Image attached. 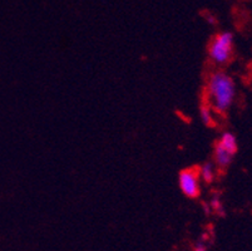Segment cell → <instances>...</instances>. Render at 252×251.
I'll return each mask as SVG.
<instances>
[{
  "label": "cell",
  "instance_id": "1",
  "mask_svg": "<svg viewBox=\"0 0 252 251\" xmlns=\"http://www.w3.org/2000/svg\"><path fill=\"white\" fill-rule=\"evenodd\" d=\"M208 93L219 112H224L232 105L235 98L236 87L233 79L223 72L212 74L208 82Z\"/></svg>",
  "mask_w": 252,
  "mask_h": 251
},
{
  "label": "cell",
  "instance_id": "2",
  "mask_svg": "<svg viewBox=\"0 0 252 251\" xmlns=\"http://www.w3.org/2000/svg\"><path fill=\"white\" fill-rule=\"evenodd\" d=\"M233 36L228 32L219 34L210 47V57L215 63L223 64L228 62L232 54Z\"/></svg>",
  "mask_w": 252,
  "mask_h": 251
},
{
  "label": "cell",
  "instance_id": "3",
  "mask_svg": "<svg viewBox=\"0 0 252 251\" xmlns=\"http://www.w3.org/2000/svg\"><path fill=\"white\" fill-rule=\"evenodd\" d=\"M180 188L185 196L189 199H194L200 193V181H198V174L193 170H185L180 174L178 179Z\"/></svg>",
  "mask_w": 252,
  "mask_h": 251
},
{
  "label": "cell",
  "instance_id": "4",
  "mask_svg": "<svg viewBox=\"0 0 252 251\" xmlns=\"http://www.w3.org/2000/svg\"><path fill=\"white\" fill-rule=\"evenodd\" d=\"M232 153L228 152L227 149H224L221 144H217L216 149H215V160H216V163L220 167L226 169L232 161Z\"/></svg>",
  "mask_w": 252,
  "mask_h": 251
},
{
  "label": "cell",
  "instance_id": "5",
  "mask_svg": "<svg viewBox=\"0 0 252 251\" xmlns=\"http://www.w3.org/2000/svg\"><path fill=\"white\" fill-rule=\"evenodd\" d=\"M219 144H221L224 149H227L232 155L237 151V140H236V137L232 133H223Z\"/></svg>",
  "mask_w": 252,
  "mask_h": 251
},
{
  "label": "cell",
  "instance_id": "6",
  "mask_svg": "<svg viewBox=\"0 0 252 251\" xmlns=\"http://www.w3.org/2000/svg\"><path fill=\"white\" fill-rule=\"evenodd\" d=\"M198 176L202 177V179L205 182H211V181L215 179L214 166L211 165V163H205V165L201 167L200 175H198Z\"/></svg>",
  "mask_w": 252,
  "mask_h": 251
},
{
  "label": "cell",
  "instance_id": "7",
  "mask_svg": "<svg viewBox=\"0 0 252 251\" xmlns=\"http://www.w3.org/2000/svg\"><path fill=\"white\" fill-rule=\"evenodd\" d=\"M200 116H201V119H202V122L205 123V126H211L212 124V114H211V110L208 109V107H206V106H202L201 107V110H200Z\"/></svg>",
  "mask_w": 252,
  "mask_h": 251
},
{
  "label": "cell",
  "instance_id": "8",
  "mask_svg": "<svg viewBox=\"0 0 252 251\" xmlns=\"http://www.w3.org/2000/svg\"><path fill=\"white\" fill-rule=\"evenodd\" d=\"M211 207L214 209L215 213L219 214L220 216H224V211H223V206H222L221 201H220L219 197H215L214 200H212V202H211Z\"/></svg>",
  "mask_w": 252,
  "mask_h": 251
},
{
  "label": "cell",
  "instance_id": "9",
  "mask_svg": "<svg viewBox=\"0 0 252 251\" xmlns=\"http://www.w3.org/2000/svg\"><path fill=\"white\" fill-rule=\"evenodd\" d=\"M206 20H207L208 24L214 25L215 23H216V18H215V15H206Z\"/></svg>",
  "mask_w": 252,
  "mask_h": 251
},
{
  "label": "cell",
  "instance_id": "10",
  "mask_svg": "<svg viewBox=\"0 0 252 251\" xmlns=\"http://www.w3.org/2000/svg\"><path fill=\"white\" fill-rule=\"evenodd\" d=\"M193 251H207V249H206V246L203 245V244H197L196 246H194Z\"/></svg>",
  "mask_w": 252,
  "mask_h": 251
}]
</instances>
